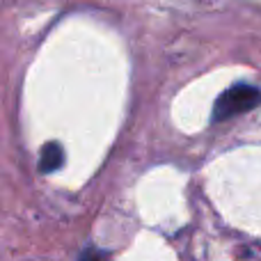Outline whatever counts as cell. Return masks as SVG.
I'll list each match as a JSON object with an SVG mask.
<instances>
[{
	"instance_id": "6da1fadb",
	"label": "cell",
	"mask_w": 261,
	"mask_h": 261,
	"mask_svg": "<svg viewBox=\"0 0 261 261\" xmlns=\"http://www.w3.org/2000/svg\"><path fill=\"white\" fill-rule=\"evenodd\" d=\"M261 103V90L254 85H239L225 90L216 101V108H213V122H222V119L236 117V115H243L248 110H254Z\"/></svg>"
},
{
	"instance_id": "7a4b0ae2",
	"label": "cell",
	"mask_w": 261,
	"mask_h": 261,
	"mask_svg": "<svg viewBox=\"0 0 261 261\" xmlns=\"http://www.w3.org/2000/svg\"><path fill=\"white\" fill-rule=\"evenodd\" d=\"M64 161V151L58 142H48L44 144L41 149V156H39V170L41 172H55Z\"/></svg>"
}]
</instances>
